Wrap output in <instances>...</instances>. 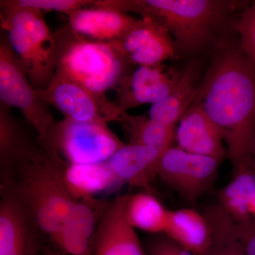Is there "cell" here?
<instances>
[{
    "mask_svg": "<svg viewBox=\"0 0 255 255\" xmlns=\"http://www.w3.org/2000/svg\"><path fill=\"white\" fill-rule=\"evenodd\" d=\"M0 255H42L43 238L8 179H1Z\"/></svg>",
    "mask_w": 255,
    "mask_h": 255,
    "instance_id": "cell-8",
    "label": "cell"
},
{
    "mask_svg": "<svg viewBox=\"0 0 255 255\" xmlns=\"http://www.w3.org/2000/svg\"><path fill=\"white\" fill-rule=\"evenodd\" d=\"M242 50L255 69V1L247 5L236 21Z\"/></svg>",
    "mask_w": 255,
    "mask_h": 255,
    "instance_id": "cell-26",
    "label": "cell"
},
{
    "mask_svg": "<svg viewBox=\"0 0 255 255\" xmlns=\"http://www.w3.org/2000/svg\"><path fill=\"white\" fill-rule=\"evenodd\" d=\"M53 147L68 164H90L107 162L124 143L103 122H78L64 118L58 122Z\"/></svg>",
    "mask_w": 255,
    "mask_h": 255,
    "instance_id": "cell-7",
    "label": "cell"
},
{
    "mask_svg": "<svg viewBox=\"0 0 255 255\" xmlns=\"http://www.w3.org/2000/svg\"><path fill=\"white\" fill-rule=\"evenodd\" d=\"M254 157H255V152Z\"/></svg>",
    "mask_w": 255,
    "mask_h": 255,
    "instance_id": "cell-31",
    "label": "cell"
},
{
    "mask_svg": "<svg viewBox=\"0 0 255 255\" xmlns=\"http://www.w3.org/2000/svg\"><path fill=\"white\" fill-rule=\"evenodd\" d=\"M110 202L97 198L77 201L56 240L42 247V255H94L97 228Z\"/></svg>",
    "mask_w": 255,
    "mask_h": 255,
    "instance_id": "cell-11",
    "label": "cell"
},
{
    "mask_svg": "<svg viewBox=\"0 0 255 255\" xmlns=\"http://www.w3.org/2000/svg\"><path fill=\"white\" fill-rule=\"evenodd\" d=\"M117 42L128 61L138 66L161 65L177 52L168 30L149 16L137 19Z\"/></svg>",
    "mask_w": 255,
    "mask_h": 255,
    "instance_id": "cell-12",
    "label": "cell"
},
{
    "mask_svg": "<svg viewBox=\"0 0 255 255\" xmlns=\"http://www.w3.org/2000/svg\"><path fill=\"white\" fill-rule=\"evenodd\" d=\"M165 233L178 246L194 255H205L212 244L209 221L194 209L169 210Z\"/></svg>",
    "mask_w": 255,
    "mask_h": 255,
    "instance_id": "cell-18",
    "label": "cell"
},
{
    "mask_svg": "<svg viewBox=\"0 0 255 255\" xmlns=\"http://www.w3.org/2000/svg\"><path fill=\"white\" fill-rule=\"evenodd\" d=\"M128 196H117L107 206L96 233L94 255H145L135 228L126 219Z\"/></svg>",
    "mask_w": 255,
    "mask_h": 255,
    "instance_id": "cell-14",
    "label": "cell"
},
{
    "mask_svg": "<svg viewBox=\"0 0 255 255\" xmlns=\"http://www.w3.org/2000/svg\"><path fill=\"white\" fill-rule=\"evenodd\" d=\"M118 123L127 132L129 143L149 146L162 154L172 147L176 140L175 127L164 125L149 117L124 112Z\"/></svg>",
    "mask_w": 255,
    "mask_h": 255,
    "instance_id": "cell-23",
    "label": "cell"
},
{
    "mask_svg": "<svg viewBox=\"0 0 255 255\" xmlns=\"http://www.w3.org/2000/svg\"><path fill=\"white\" fill-rule=\"evenodd\" d=\"M0 99L1 103L22 112L36 131L38 144L48 155L61 158L53 143L58 122L48 111V104L28 81L6 35L1 36L0 41Z\"/></svg>",
    "mask_w": 255,
    "mask_h": 255,
    "instance_id": "cell-6",
    "label": "cell"
},
{
    "mask_svg": "<svg viewBox=\"0 0 255 255\" xmlns=\"http://www.w3.org/2000/svg\"><path fill=\"white\" fill-rule=\"evenodd\" d=\"M221 161L180 147H169L161 155L157 176L191 203L211 187Z\"/></svg>",
    "mask_w": 255,
    "mask_h": 255,
    "instance_id": "cell-9",
    "label": "cell"
},
{
    "mask_svg": "<svg viewBox=\"0 0 255 255\" xmlns=\"http://www.w3.org/2000/svg\"><path fill=\"white\" fill-rule=\"evenodd\" d=\"M193 105L212 120L227 144L234 170L255 152V69L239 43L224 46L215 57Z\"/></svg>",
    "mask_w": 255,
    "mask_h": 255,
    "instance_id": "cell-1",
    "label": "cell"
},
{
    "mask_svg": "<svg viewBox=\"0 0 255 255\" xmlns=\"http://www.w3.org/2000/svg\"><path fill=\"white\" fill-rule=\"evenodd\" d=\"M56 70L76 82L96 98L110 102L106 93L117 90L132 64L118 42H100L84 38L69 25L54 33Z\"/></svg>",
    "mask_w": 255,
    "mask_h": 255,
    "instance_id": "cell-4",
    "label": "cell"
},
{
    "mask_svg": "<svg viewBox=\"0 0 255 255\" xmlns=\"http://www.w3.org/2000/svg\"><path fill=\"white\" fill-rule=\"evenodd\" d=\"M68 162L35 147L15 166L8 179L29 211L43 238V247L54 242L76 199L67 184Z\"/></svg>",
    "mask_w": 255,
    "mask_h": 255,
    "instance_id": "cell-2",
    "label": "cell"
},
{
    "mask_svg": "<svg viewBox=\"0 0 255 255\" xmlns=\"http://www.w3.org/2000/svg\"><path fill=\"white\" fill-rule=\"evenodd\" d=\"M204 216L212 232V244L204 255H245L235 235V221L222 206H209Z\"/></svg>",
    "mask_w": 255,
    "mask_h": 255,
    "instance_id": "cell-25",
    "label": "cell"
},
{
    "mask_svg": "<svg viewBox=\"0 0 255 255\" xmlns=\"http://www.w3.org/2000/svg\"><path fill=\"white\" fill-rule=\"evenodd\" d=\"M168 211L160 201L149 193H137L128 196L125 216L132 228L157 234L165 233Z\"/></svg>",
    "mask_w": 255,
    "mask_h": 255,
    "instance_id": "cell-24",
    "label": "cell"
},
{
    "mask_svg": "<svg viewBox=\"0 0 255 255\" xmlns=\"http://www.w3.org/2000/svg\"><path fill=\"white\" fill-rule=\"evenodd\" d=\"M178 147L182 150L222 161L228 155L222 132L201 109L195 105L183 115L176 130Z\"/></svg>",
    "mask_w": 255,
    "mask_h": 255,
    "instance_id": "cell-15",
    "label": "cell"
},
{
    "mask_svg": "<svg viewBox=\"0 0 255 255\" xmlns=\"http://www.w3.org/2000/svg\"><path fill=\"white\" fill-rule=\"evenodd\" d=\"M1 27L32 86L46 89L56 70V47L43 12L19 6L11 11L7 23L1 22Z\"/></svg>",
    "mask_w": 255,
    "mask_h": 255,
    "instance_id": "cell-5",
    "label": "cell"
},
{
    "mask_svg": "<svg viewBox=\"0 0 255 255\" xmlns=\"http://www.w3.org/2000/svg\"><path fill=\"white\" fill-rule=\"evenodd\" d=\"M42 100L53 106L65 118L78 122H119L124 111L117 104L96 98L81 85L55 72L48 86L37 90Z\"/></svg>",
    "mask_w": 255,
    "mask_h": 255,
    "instance_id": "cell-10",
    "label": "cell"
},
{
    "mask_svg": "<svg viewBox=\"0 0 255 255\" xmlns=\"http://www.w3.org/2000/svg\"><path fill=\"white\" fill-rule=\"evenodd\" d=\"M18 5L43 11H59L69 14L76 10L93 5L87 0H16Z\"/></svg>",
    "mask_w": 255,
    "mask_h": 255,
    "instance_id": "cell-27",
    "label": "cell"
},
{
    "mask_svg": "<svg viewBox=\"0 0 255 255\" xmlns=\"http://www.w3.org/2000/svg\"><path fill=\"white\" fill-rule=\"evenodd\" d=\"M231 182L220 191V205L236 223L252 221L251 209L255 205V159L234 171Z\"/></svg>",
    "mask_w": 255,
    "mask_h": 255,
    "instance_id": "cell-20",
    "label": "cell"
},
{
    "mask_svg": "<svg viewBox=\"0 0 255 255\" xmlns=\"http://www.w3.org/2000/svg\"><path fill=\"white\" fill-rule=\"evenodd\" d=\"M8 106L0 105L1 177L11 173L16 164L35 147L26 137Z\"/></svg>",
    "mask_w": 255,
    "mask_h": 255,
    "instance_id": "cell-22",
    "label": "cell"
},
{
    "mask_svg": "<svg viewBox=\"0 0 255 255\" xmlns=\"http://www.w3.org/2000/svg\"><path fill=\"white\" fill-rule=\"evenodd\" d=\"M251 215H253L255 217V205L253 206L251 209Z\"/></svg>",
    "mask_w": 255,
    "mask_h": 255,
    "instance_id": "cell-30",
    "label": "cell"
},
{
    "mask_svg": "<svg viewBox=\"0 0 255 255\" xmlns=\"http://www.w3.org/2000/svg\"><path fill=\"white\" fill-rule=\"evenodd\" d=\"M235 235L245 255H255V221L235 222Z\"/></svg>",
    "mask_w": 255,
    "mask_h": 255,
    "instance_id": "cell-28",
    "label": "cell"
},
{
    "mask_svg": "<svg viewBox=\"0 0 255 255\" xmlns=\"http://www.w3.org/2000/svg\"><path fill=\"white\" fill-rule=\"evenodd\" d=\"M69 26L87 39L100 42L119 41L137 19L126 13L105 8H82L68 15Z\"/></svg>",
    "mask_w": 255,
    "mask_h": 255,
    "instance_id": "cell-17",
    "label": "cell"
},
{
    "mask_svg": "<svg viewBox=\"0 0 255 255\" xmlns=\"http://www.w3.org/2000/svg\"><path fill=\"white\" fill-rule=\"evenodd\" d=\"M65 179L76 200L96 198L100 193L122 187L107 162L90 164H68Z\"/></svg>",
    "mask_w": 255,
    "mask_h": 255,
    "instance_id": "cell-21",
    "label": "cell"
},
{
    "mask_svg": "<svg viewBox=\"0 0 255 255\" xmlns=\"http://www.w3.org/2000/svg\"><path fill=\"white\" fill-rule=\"evenodd\" d=\"M147 251L150 255H178L177 244L169 238H152L147 242Z\"/></svg>",
    "mask_w": 255,
    "mask_h": 255,
    "instance_id": "cell-29",
    "label": "cell"
},
{
    "mask_svg": "<svg viewBox=\"0 0 255 255\" xmlns=\"http://www.w3.org/2000/svg\"><path fill=\"white\" fill-rule=\"evenodd\" d=\"M161 155L153 147L128 143L119 149L106 162L122 185L128 184L147 189L157 176Z\"/></svg>",
    "mask_w": 255,
    "mask_h": 255,
    "instance_id": "cell-16",
    "label": "cell"
},
{
    "mask_svg": "<svg viewBox=\"0 0 255 255\" xmlns=\"http://www.w3.org/2000/svg\"><path fill=\"white\" fill-rule=\"evenodd\" d=\"M247 1L223 0H104L99 6L135 12L157 20L168 30L177 50L191 53L205 48L229 15Z\"/></svg>",
    "mask_w": 255,
    "mask_h": 255,
    "instance_id": "cell-3",
    "label": "cell"
},
{
    "mask_svg": "<svg viewBox=\"0 0 255 255\" xmlns=\"http://www.w3.org/2000/svg\"><path fill=\"white\" fill-rule=\"evenodd\" d=\"M199 64L191 62L170 93L160 102L151 106L148 117L164 125L175 127L195 100L199 91Z\"/></svg>",
    "mask_w": 255,
    "mask_h": 255,
    "instance_id": "cell-19",
    "label": "cell"
},
{
    "mask_svg": "<svg viewBox=\"0 0 255 255\" xmlns=\"http://www.w3.org/2000/svg\"><path fill=\"white\" fill-rule=\"evenodd\" d=\"M182 73L163 64L139 66L116 90L118 93L117 105L127 112L145 104L157 103L170 93Z\"/></svg>",
    "mask_w": 255,
    "mask_h": 255,
    "instance_id": "cell-13",
    "label": "cell"
}]
</instances>
